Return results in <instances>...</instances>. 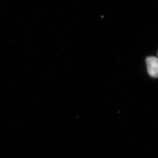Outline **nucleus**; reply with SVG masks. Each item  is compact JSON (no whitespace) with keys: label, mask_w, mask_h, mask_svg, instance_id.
Here are the masks:
<instances>
[{"label":"nucleus","mask_w":158,"mask_h":158,"mask_svg":"<svg viewBox=\"0 0 158 158\" xmlns=\"http://www.w3.org/2000/svg\"><path fill=\"white\" fill-rule=\"evenodd\" d=\"M148 73L154 78L158 77V58L157 57H148L146 59Z\"/></svg>","instance_id":"obj_1"},{"label":"nucleus","mask_w":158,"mask_h":158,"mask_svg":"<svg viewBox=\"0 0 158 158\" xmlns=\"http://www.w3.org/2000/svg\"></svg>","instance_id":"obj_2"}]
</instances>
